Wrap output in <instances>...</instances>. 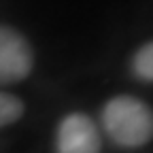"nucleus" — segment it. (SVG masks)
Segmentation results:
<instances>
[{
	"mask_svg": "<svg viewBox=\"0 0 153 153\" xmlns=\"http://www.w3.org/2000/svg\"><path fill=\"white\" fill-rule=\"evenodd\" d=\"M24 115V102L15 94L0 91V128L15 123Z\"/></svg>",
	"mask_w": 153,
	"mask_h": 153,
	"instance_id": "39448f33",
	"label": "nucleus"
},
{
	"mask_svg": "<svg viewBox=\"0 0 153 153\" xmlns=\"http://www.w3.org/2000/svg\"><path fill=\"white\" fill-rule=\"evenodd\" d=\"M132 72L140 81L153 83V41L145 43L132 57Z\"/></svg>",
	"mask_w": 153,
	"mask_h": 153,
	"instance_id": "20e7f679",
	"label": "nucleus"
},
{
	"mask_svg": "<svg viewBox=\"0 0 153 153\" xmlns=\"http://www.w3.org/2000/svg\"><path fill=\"white\" fill-rule=\"evenodd\" d=\"M102 138L94 119L85 113H70L55 132V153H100Z\"/></svg>",
	"mask_w": 153,
	"mask_h": 153,
	"instance_id": "f03ea898",
	"label": "nucleus"
},
{
	"mask_svg": "<svg viewBox=\"0 0 153 153\" xmlns=\"http://www.w3.org/2000/svg\"><path fill=\"white\" fill-rule=\"evenodd\" d=\"M34 66V53L26 38L9 26H0V85L26 79Z\"/></svg>",
	"mask_w": 153,
	"mask_h": 153,
	"instance_id": "7ed1b4c3",
	"label": "nucleus"
},
{
	"mask_svg": "<svg viewBox=\"0 0 153 153\" xmlns=\"http://www.w3.org/2000/svg\"><path fill=\"white\" fill-rule=\"evenodd\" d=\"M104 134L119 147L136 149L153 138V108L136 96H115L100 115Z\"/></svg>",
	"mask_w": 153,
	"mask_h": 153,
	"instance_id": "f257e3e1",
	"label": "nucleus"
}]
</instances>
